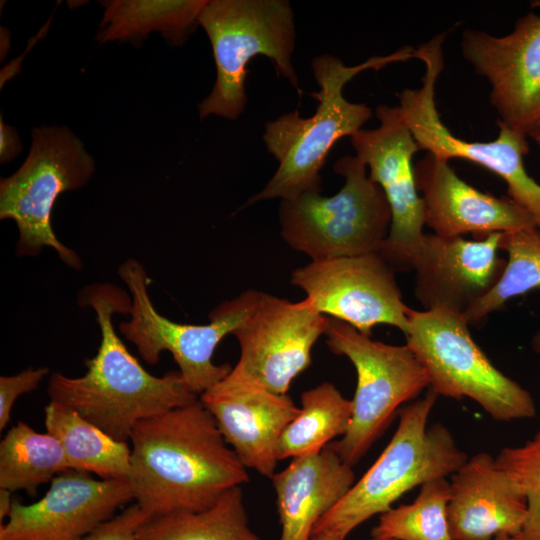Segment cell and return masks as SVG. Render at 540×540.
Listing matches in <instances>:
<instances>
[{"mask_svg": "<svg viewBox=\"0 0 540 540\" xmlns=\"http://www.w3.org/2000/svg\"><path fill=\"white\" fill-rule=\"evenodd\" d=\"M129 440L133 501L150 517L206 510L249 480L199 399L140 421Z\"/></svg>", "mask_w": 540, "mask_h": 540, "instance_id": "cell-1", "label": "cell"}, {"mask_svg": "<svg viewBox=\"0 0 540 540\" xmlns=\"http://www.w3.org/2000/svg\"><path fill=\"white\" fill-rule=\"evenodd\" d=\"M79 301L96 313L100 345L86 360L83 376H50V401L76 411L113 439L128 442L140 421L198 400L179 372L158 377L146 371L116 333L113 315L131 310L125 291L113 284H92L81 291Z\"/></svg>", "mask_w": 540, "mask_h": 540, "instance_id": "cell-2", "label": "cell"}, {"mask_svg": "<svg viewBox=\"0 0 540 540\" xmlns=\"http://www.w3.org/2000/svg\"><path fill=\"white\" fill-rule=\"evenodd\" d=\"M415 58V49L405 46L384 56L346 66L339 58L324 54L311 66L320 89L312 93L318 101L312 116L304 118L298 110L283 114L265 125L263 140L279 165L265 187L250 197L247 205L280 198L291 199L305 192H321V169L329 151L343 137L352 136L372 115L364 103H353L343 88L359 73Z\"/></svg>", "mask_w": 540, "mask_h": 540, "instance_id": "cell-3", "label": "cell"}, {"mask_svg": "<svg viewBox=\"0 0 540 540\" xmlns=\"http://www.w3.org/2000/svg\"><path fill=\"white\" fill-rule=\"evenodd\" d=\"M438 395L429 390L423 398L399 410V424L378 459L353 484L345 496L313 528L345 540L347 535L376 514L392 508L406 492L457 472L468 460L449 429L427 426Z\"/></svg>", "mask_w": 540, "mask_h": 540, "instance_id": "cell-4", "label": "cell"}, {"mask_svg": "<svg viewBox=\"0 0 540 540\" xmlns=\"http://www.w3.org/2000/svg\"><path fill=\"white\" fill-rule=\"evenodd\" d=\"M198 23L210 39L217 70L212 91L198 105L201 118L240 116L247 103V65L257 55L271 59L276 71L301 93L291 62L296 33L289 1L210 0Z\"/></svg>", "mask_w": 540, "mask_h": 540, "instance_id": "cell-5", "label": "cell"}, {"mask_svg": "<svg viewBox=\"0 0 540 540\" xmlns=\"http://www.w3.org/2000/svg\"><path fill=\"white\" fill-rule=\"evenodd\" d=\"M334 171L345 178L336 194L311 191L281 200L282 238L311 261L379 253L392 219L383 190L357 156L339 158Z\"/></svg>", "mask_w": 540, "mask_h": 540, "instance_id": "cell-6", "label": "cell"}, {"mask_svg": "<svg viewBox=\"0 0 540 540\" xmlns=\"http://www.w3.org/2000/svg\"><path fill=\"white\" fill-rule=\"evenodd\" d=\"M406 345L422 364L438 396L474 400L494 420L536 416L530 392L498 370L476 344L464 316L409 307Z\"/></svg>", "mask_w": 540, "mask_h": 540, "instance_id": "cell-7", "label": "cell"}, {"mask_svg": "<svg viewBox=\"0 0 540 540\" xmlns=\"http://www.w3.org/2000/svg\"><path fill=\"white\" fill-rule=\"evenodd\" d=\"M94 168L83 143L67 128L42 126L33 130L26 160L0 182V219H11L17 225V256H37L49 247L67 266L82 267L78 254L56 237L51 215L57 198L83 187Z\"/></svg>", "mask_w": 540, "mask_h": 540, "instance_id": "cell-8", "label": "cell"}, {"mask_svg": "<svg viewBox=\"0 0 540 540\" xmlns=\"http://www.w3.org/2000/svg\"><path fill=\"white\" fill-rule=\"evenodd\" d=\"M118 274L132 302L130 319L120 323L119 331L136 346L146 363L156 364L163 351L170 352L182 379L196 395L227 376L232 367L213 363L215 349L226 335L233 334L245 322L262 292L246 290L222 302L210 312L208 324H180L162 316L153 306L148 293L149 278L139 261H124Z\"/></svg>", "mask_w": 540, "mask_h": 540, "instance_id": "cell-9", "label": "cell"}, {"mask_svg": "<svg viewBox=\"0 0 540 540\" xmlns=\"http://www.w3.org/2000/svg\"><path fill=\"white\" fill-rule=\"evenodd\" d=\"M326 344L355 367L357 385L348 431L329 446L354 466L384 433L399 407L429 386L427 374L412 350L370 338L343 321L330 318Z\"/></svg>", "mask_w": 540, "mask_h": 540, "instance_id": "cell-10", "label": "cell"}, {"mask_svg": "<svg viewBox=\"0 0 540 540\" xmlns=\"http://www.w3.org/2000/svg\"><path fill=\"white\" fill-rule=\"evenodd\" d=\"M439 34L415 50V58L425 65L422 85L398 94L400 111L420 150L448 161L461 158L479 164L500 176L509 197L527 210L540 228V184L524 168L529 152L527 135L498 120L499 134L490 142H472L456 137L441 121L435 103V85L444 68Z\"/></svg>", "mask_w": 540, "mask_h": 540, "instance_id": "cell-11", "label": "cell"}, {"mask_svg": "<svg viewBox=\"0 0 540 540\" xmlns=\"http://www.w3.org/2000/svg\"><path fill=\"white\" fill-rule=\"evenodd\" d=\"M376 116L379 126L357 131L350 137L351 144L390 206L391 226L379 254L395 272L410 270L425 234L424 206L412 164L420 148L398 106L380 105Z\"/></svg>", "mask_w": 540, "mask_h": 540, "instance_id": "cell-12", "label": "cell"}, {"mask_svg": "<svg viewBox=\"0 0 540 540\" xmlns=\"http://www.w3.org/2000/svg\"><path fill=\"white\" fill-rule=\"evenodd\" d=\"M291 283L320 313L365 335L381 324L403 334L408 328L409 307L402 300L394 269L379 253L311 261L292 272Z\"/></svg>", "mask_w": 540, "mask_h": 540, "instance_id": "cell-13", "label": "cell"}, {"mask_svg": "<svg viewBox=\"0 0 540 540\" xmlns=\"http://www.w3.org/2000/svg\"><path fill=\"white\" fill-rule=\"evenodd\" d=\"M329 317L308 299L291 302L262 292L245 322L233 333L240 358L232 371L277 394L311 364V350L325 334Z\"/></svg>", "mask_w": 540, "mask_h": 540, "instance_id": "cell-14", "label": "cell"}, {"mask_svg": "<svg viewBox=\"0 0 540 540\" xmlns=\"http://www.w3.org/2000/svg\"><path fill=\"white\" fill-rule=\"evenodd\" d=\"M461 49L476 73L490 83L499 121L528 136L540 120V16L526 14L501 37L467 29Z\"/></svg>", "mask_w": 540, "mask_h": 540, "instance_id": "cell-15", "label": "cell"}, {"mask_svg": "<svg viewBox=\"0 0 540 540\" xmlns=\"http://www.w3.org/2000/svg\"><path fill=\"white\" fill-rule=\"evenodd\" d=\"M131 500L128 479H96L69 469L51 480L38 501H13L0 540H83Z\"/></svg>", "mask_w": 540, "mask_h": 540, "instance_id": "cell-16", "label": "cell"}, {"mask_svg": "<svg viewBox=\"0 0 540 540\" xmlns=\"http://www.w3.org/2000/svg\"><path fill=\"white\" fill-rule=\"evenodd\" d=\"M199 400L242 464L271 479L280 437L300 407L287 394L269 391L232 370Z\"/></svg>", "mask_w": 540, "mask_h": 540, "instance_id": "cell-17", "label": "cell"}, {"mask_svg": "<svg viewBox=\"0 0 540 540\" xmlns=\"http://www.w3.org/2000/svg\"><path fill=\"white\" fill-rule=\"evenodd\" d=\"M501 233L466 240L424 234L412 260L414 296L423 310L464 314L501 276L506 261L498 256Z\"/></svg>", "mask_w": 540, "mask_h": 540, "instance_id": "cell-18", "label": "cell"}, {"mask_svg": "<svg viewBox=\"0 0 540 540\" xmlns=\"http://www.w3.org/2000/svg\"><path fill=\"white\" fill-rule=\"evenodd\" d=\"M424 221L440 236L493 233L537 227L533 216L509 196L495 197L462 180L449 162L427 154L414 165Z\"/></svg>", "mask_w": 540, "mask_h": 540, "instance_id": "cell-19", "label": "cell"}, {"mask_svg": "<svg viewBox=\"0 0 540 540\" xmlns=\"http://www.w3.org/2000/svg\"><path fill=\"white\" fill-rule=\"evenodd\" d=\"M451 479L447 516L453 540L521 535L527 518L526 496L494 457L475 454Z\"/></svg>", "mask_w": 540, "mask_h": 540, "instance_id": "cell-20", "label": "cell"}, {"mask_svg": "<svg viewBox=\"0 0 540 540\" xmlns=\"http://www.w3.org/2000/svg\"><path fill=\"white\" fill-rule=\"evenodd\" d=\"M271 479L282 527L280 540H310L318 520L350 490L355 475L326 446L319 453L292 459Z\"/></svg>", "mask_w": 540, "mask_h": 540, "instance_id": "cell-21", "label": "cell"}, {"mask_svg": "<svg viewBox=\"0 0 540 540\" xmlns=\"http://www.w3.org/2000/svg\"><path fill=\"white\" fill-rule=\"evenodd\" d=\"M46 432L62 445L69 469L100 479H128L131 448L93 425L76 411L50 401L44 408Z\"/></svg>", "mask_w": 540, "mask_h": 540, "instance_id": "cell-22", "label": "cell"}, {"mask_svg": "<svg viewBox=\"0 0 540 540\" xmlns=\"http://www.w3.org/2000/svg\"><path fill=\"white\" fill-rule=\"evenodd\" d=\"M207 0H113L105 8L97 40H139L159 31L181 45L198 23Z\"/></svg>", "mask_w": 540, "mask_h": 540, "instance_id": "cell-23", "label": "cell"}, {"mask_svg": "<svg viewBox=\"0 0 540 540\" xmlns=\"http://www.w3.org/2000/svg\"><path fill=\"white\" fill-rule=\"evenodd\" d=\"M134 540H263L248 522L240 486L202 511H178L149 517Z\"/></svg>", "mask_w": 540, "mask_h": 540, "instance_id": "cell-24", "label": "cell"}, {"mask_svg": "<svg viewBox=\"0 0 540 540\" xmlns=\"http://www.w3.org/2000/svg\"><path fill=\"white\" fill-rule=\"evenodd\" d=\"M299 414L283 431L277 455L279 460L321 452L328 442L344 436L352 419V400L345 398L330 382L304 391Z\"/></svg>", "mask_w": 540, "mask_h": 540, "instance_id": "cell-25", "label": "cell"}, {"mask_svg": "<svg viewBox=\"0 0 540 540\" xmlns=\"http://www.w3.org/2000/svg\"><path fill=\"white\" fill-rule=\"evenodd\" d=\"M69 470L61 443L48 432L39 433L18 421L0 442V488L24 490L34 496L37 488Z\"/></svg>", "mask_w": 540, "mask_h": 540, "instance_id": "cell-26", "label": "cell"}, {"mask_svg": "<svg viewBox=\"0 0 540 540\" xmlns=\"http://www.w3.org/2000/svg\"><path fill=\"white\" fill-rule=\"evenodd\" d=\"M499 248L508 260L493 287L463 314L469 325H478L508 300L540 287V228L503 232Z\"/></svg>", "mask_w": 540, "mask_h": 540, "instance_id": "cell-27", "label": "cell"}, {"mask_svg": "<svg viewBox=\"0 0 540 540\" xmlns=\"http://www.w3.org/2000/svg\"><path fill=\"white\" fill-rule=\"evenodd\" d=\"M450 482L438 478L420 486L416 499L382 513L371 537L387 540H453L447 505Z\"/></svg>", "mask_w": 540, "mask_h": 540, "instance_id": "cell-28", "label": "cell"}, {"mask_svg": "<svg viewBox=\"0 0 540 540\" xmlns=\"http://www.w3.org/2000/svg\"><path fill=\"white\" fill-rule=\"evenodd\" d=\"M495 460L526 496L527 518L520 535L522 540H540V430L519 446L502 448Z\"/></svg>", "mask_w": 540, "mask_h": 540, "instance_id": "cell-29", "label": "cell"}, {"mask_svg": "<svg viewBox=\"0 0 540 540\" xmlns=\"http://www.w3.org/2000/svg\"><path fill=\"white\" fill-rule=\"evenodd\" d=\"M49 373L47 367L27 368L11 376L0 377V430L10 421L17 398L35 390Z\"/></svg>", "mask_w": 540, "mask_h": 540, "instance_id": "cell-30", "label": "cell"}, {"mask_svg": "<svg viewBox=\"0 0 540 540\" xmlns=\"http://www.w3.org/2000/svg\"><path fill=\"white\" fill-rule=\"evenodd\" d=\"M149 517L134 502L119 514L99 525L83 540H134L136 532Z\"/></svg>", "mask_w": 540, "mask_h": 540, "instance_id": "cell-31", "label": "cell"}, {"mask_svg": "<svg viewBox=\"0 0 540 540\" xmlns=\"http://www.w3.org/2000/svg\"><path fill=\"white\" fill-rule=\"evenodd\" d=\"M21 151L20 141L14 128L0 119V160L5 163Z\"/></svg>", "mask_w": 540, "mask_h": 540, "instance_id": "cell-32", "label": "cell"}, {"mask_svg": "<svg viewBox=\"0 0 540 540\" xmlns=\"http://www.w3.org/2000/svg\"><path fill=\"white\" fill-rule=\"evenodd\" d=\"M11 491L0 488V519L8 517L13 505Z\"/></svg>", "mask_w": 540, "mask_h": 540, "instance_id": "cell-33", "label": "cell"}, {"mask_svg": "<svg viewBox=\"0 0 540 540\" xmlns=\"http://www.w3.org/2000/svg\"><path fill=\"white\" fill-rule=\"evenodd\" d=\"M531 347L539 357V372H540V331H537L531 339Z\"/></svg>", "mask_w": 540, "mask_h": 540, "instance_id": "cell-34", "label": "cell"}, {"mask_svg": "<svg viewBox=\"0 0 540 540\" xmlns=\"http://www.w3.org/2000/svg\"><path fill=\"white\" fill-rule=\"evenodd\" d=\"M528 136L531 137L540 147V120L531 128L528 132Z\"/></svg>", "mask_w": 540, "mask_h": 540, "instance_id": "cell-35", "label": "cell"}, {"mask_svg": "<svg viewBox=\"0 0 540 540\" xmlns=\"http://www.w3.org/2000/svg\"><path fill=\"white\" fill-rule=\"evenodd\" d=\"M310 540H343L327 534H312Z\"/></svg>", "mask_w": 540, "mask_h": 540, "instance_id": "cell-36", "label": "cell"}, {"mask_svg": "<svg viewBox=\"0 0 540 540\" xmlns=\"http://www.w3.org/2000/svg\"><path fill=\"white\" fill-rule=\"evenodd\" d=\"M492 540H522L521 536H498Z\"/></svg>", "mask_w": 540, "mask_h": 540, "instance_id": "cell-37", "label": "cell"}, {"mask_svg": "<svg viewBox=\"0 0 540 540\" xmlns=\"http://www.w3.org/2000/svg\"><path fill=\"white\" fill-rule=\"evenodd\" d=\"M369 540H387V539H381V538H374V537H371Z\"/></svg>", "mask_w": 540, "mask_h": 540, "instance_id": "cell-38", "label": "cell"}]
</instances>
